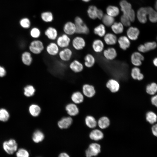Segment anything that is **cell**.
<instances>
[{
    "label": "cell",
    "instance_id": "obj_1",
    "mask_svg": "<svg viewBox=\"0 0 157 157\" xmlns=\"http://www.w3.org/2000/svg\"><path fill=\"white\" fill-rule=\"evenodd\" d=\"M45 47L43 42L40 39H33L28 46L29 51L35 55L41 54L45 50Z\"/></svg>",
    "mask_w": 157,
    "mask_h": 157
},
{
    "label": "cell",
    "instance_id": "obj_2",
    "mask_svg": "<svg viewBox=\"0 0 157 157\" xmlns=\"http://www.w3.org/2000/svg\"><path fill=\"white\" fill-rule=\"evenodd\" d=\"M74 23L76 26V34L87 35L89 33L90 30L88 27L81 17H76Z\"/></svg>",
    "mask_w": 157,
    "mask_h": 157
},
{
    "label": "cell",
    "instance_id": "obj_3",
    "mask_svg": "<svg viewBox=\"0 0 157 157\" xmlns=\"http://www.w3.org/2000/svg\"><path fill=\"white\" fill-rule=\"evenodd\" d=\"M86 45L85 39L80 35L74 36L72 38L71 45L72 49L75 51H80L83 50Z\"/></svg>",
    "mask_w": 157,
    "mask_h": 157
},
{
    "label": "cell",
    "instance_id": "obj_4",
    "mask_svg": "<svg viewBox=\"0 0 157 157\" xmlns=\"http://www.w3.org/2000/svg\"><path fill=\"white\" fill-rule=\"evenodd\" d=\"M73 54V51L72 49L68 47L60 49L58 56L61 61L67 63L71 61Z\"/></svg>",
    "mask_w": 157,
    "mask_h": 157
},
{
    "label": "cell",
    "instance_id": "obj_5",
    "mask_svg": "<svg viewBox=\"0 0 157 157\" xmlns=\"http://www.w3.org/2000/svg\"><path fill=\"white\" fill-rule=\"evenodd\" d=\"M72 38L70 36L63 33L59 35L55 42L60 49L69 47Z\"/></svg>",
    "mask_w": 157,
    "mask_h": 157
},
{
    "label": "cell",
    "instance_id": "obj_6",
    "mask_svg": "<svg viewBox=\"0 0 157 157\" xmlns=\"http://www.w3.org/2000/svg\"><path fill=\"white\" fill-rule=\"evenodd\" d=\"M18 147L17 144L14 139H10L4 141L3 143V147L8 154H12L16 151Z\"/></svg>",
    "mask_w": 157,
    "mask_h": 157
},
{
    "label": "cell",
    "instance_id": "obj_7",
    "mask_svg": "<svg viewBox=\"0 0 157 157\" xmlns=\"http://www.w3.org/2000/svg\"><path fill=\"white\" fill-rule=\"evenodd\" d=\"M60 49L55 41H50L45 48L47 53L53 57L58 56Z\"/></svg>",
    "mask_w": 157,
    "mask_h": 157
},
{
    "label": "cell",
    "instance_id": "obj_8",
    "mask_svg": "<svg viewBox=\"0 0 157 157\" xmlns=\"http://www.w3.org/2000/svg\"><path fill=\"white\" fill-rule=\"evenodd\" d=\"M83 64L77 59H74L70 61L68 67L69 69L73 73L77 74L81 72L83 70Z\"/></svg>",
    "mask_w": 157,
    "mask_h": 157
},
{
    "label": "cell",
    "instance_id": "obj_9",
    "mask_svg": "<svg viewBox=\"0 0 157 157\" xmlns=\"http://www.w3.org/2000/svg\"><path fill=\"white\" fill-rule=\"evenodd\" d=\"M100 145L97 143L90 144L85 151L86 157L97 156L100 152Z\"/></svg>",
    "mask_w": 157,
    "mask_h": 157
},
{
    "label": "cell",
    "instance_id": "obj_10",
    "mask_svg": "<svg viewBox=\"0 0 157 157\" xmlns=\"http://www.w3.org/2000/svg\"><path fill=\"white\" fill-rule=\"evenodd\" d=\"M44 34L47 39L50 41H55L59 35L57 30L52 26L47 28Z\"/></svg>",
    "mask_w": 157,
    "mask_h": 157
},
{
    "label": "cell",
    "instance_id": "obj_11",
    "mask_svg": "<svg viewBox=\"0 0 157 157\" xmlns=\"http://www.w3.org/2000/svg\"><path fill=\"white\" fill-rule=\"evenodd\" d=\"M119 4L123 14L126 15L128 17L134 11L131 4L126 0H121Z\"/></svg>",
    "mask_w": 157,
    "mask_h": 157
},
{
    "label": "cell",
    "instance_id": "obj_12",
    "mask_svg": "<svg viewBox=\"0 0 157 157\" xmlns=\"http://www.w3.org/2000/svg\"><path fill=\"white\" fill-rule=\"evenodd\" d=\"M63 30L64 33L71 36L76 34V26L74 23L68 22L63 26Z\"/></svg>",
    "mask_w": 157,
    "mask_h": 157
},
{
    "label": "cell",
    "instance_id": "obj_13",
    "mask_svg": "<svg viewBox=\"0 0 157 157\" xmlns=\"http://www.w3.org/2000/svg\"><path fill=\"white\" fill-rule=\"evenodd\" d=\"M144 59L143 56L140 52L137 51L133 53L131 57V63L135 67L140 66Z\"/></svg>",
    "mask_w": 157,
    "mask_h": 157
},
{
    "label": "cell",
    "instance_id": "obj_14",
    "mask_svg": "<svg viewBox=\"0 0 157 157\" xmlns=\"http://www.w3.org/2000/svg\"><path fill=\"white\" fill-rule=\"evenodd\" d=\"M147 15H148L147 7H143L140 8L138 10L136 14L138 21L142 24H144L147 22Z\"/></svg>",
    "mask_w": 157,
    "mask_h": 157
},
{
    "label": "cell",
    "instance_id": "obj_15",
    "mask_svg": "<svg viewBox=\"0 0 157 157\" xmlns=\"http://www.w3.org/2000/svg\"><path fill=\"white\" fill-rule=\"evenodd\" d=\"M139 34V30L136 27L130 26L126 31L127 36L130 40L134 41L137 40Z\"/></svg>",
    "mask_w": 157,
    "mask_h": 157
},
{
    "label": "cell",
    "instance_id": "obj_16",
    "mask_svg": "<svg viewBox=\"0 0 157 157\" xmlns=\"http://www.w3.org/2000/svg\"><path fill=\"white\" fill-rule=\"evenodd\" d=\"M83 94L89 98L93 97L96 93V91L94 86L88 84H84L82 86Z\"/></svg>",
    "mask_w": 157,
    "mask_h": 157
},
{
    "label": "cell",
    "instance_id": "obj_17",
    "mask_svg": "<svg viewBox=\"0 0 157 157\" xmlns=\"http://www.w3.org/2000/svg\"><path fill=\"white\" fill-rule=\"evenodd\" d=\"M103 54L104 58L107 60H112L117 56V53L115 49L113 47L108 48L103 51Z\"/></svg>",
    "mask_w": 157,
    "mask_h": 157
},
{
    "label": "cell",
    "instance_id": "obj_18",
    "mask_svg": "<svg viewBox=\"0 0 157 157\" xmlns=\"http://www.w3.org/2000/svg\"><path fill=\"white\" fill-rule=\"evenodd\" d=\"M117 42L120 48L123 50H126L131 45L130 39L127 36L124 35L120 37L117 39Z\"/></svg>",
    "mask_w": 157,
    "mask_h": 157
},
{
    "label": "cell",
    "instance_id": "obj_19",
    "mask_svg": "<svg viewBox=\"0 0 157 157\" xmlns=\"http://www.w3.org/2000/svg\"><path fill=\"white\" fill-rule=\"evenodd\" d=\"M106 86L112 93L117 92L120 88V85L116 80L111 79L109 80L107 82Z\"/></svg>",
    "mask_w": 157,
    "mask_h": 157
},
{
    "label": "cell",
    "instance_id": "obj_20",
    "mask_svg": "<svg viewBox=\"0 0 157 157\" xmlns=\"http://www.w3.org/2000/svg\"><path fill=\"white\" fill-rule=\"evenodd\" d=\"M32 53L29 51L23 52L21 56V60L24 65L27 66H30L33 63V59Z\"/></svg>",
    "mask_w": 157,
    "mask_h": 157
},
{
    "label": "cell",
    "instance_id": "obj_21",
    "mask_svg": "<svg viewBox=\"0 0 157 157\" xmlns=\"http://www.w3.org/2000/svg\"><path fill=\"white\" fill-rule=\"evenodd\" d=\"M104 37L105 43L108 45H114L117 42V38L115 34L113 33H106Z\"/></svg>",
    "mask_w": 157,
    "mask_h": 157
},
{
    "label": "cell",
    "instance_id": "obj_22",
    "mask_svg": "<svg viewBox=\"0 0 157 157\" xmlns=\"http://www.w3.org/2000/svg\"><path fill=\"white\" fill-rule=\"evenodd\" d=\"M104 44L100 39H96L93 41L92 47L93 51L96 53H100L103 51Z\"/></svg>",
    "mask_w": 157,
    "mask_h": 157
},
{
    "label": "cell",
    "instance_id": "obj_23",
    "mask_svg": "<svg viewBox=\"0 0 157 157\" xmlns=\"http://www.w3.org/2000/svg\"><path fill=\"white\" fill-rule=\"evenodd\" d=\"M72 121V118L70 117H64L58 122V126L61 129H67L71 126Z\"/></svg>",
    "mask_w": 157,
    "mask_h": 157
},
{
    "label": "cell",
    "instance_id": "obj_24",
    "mask_svg": "<svg viewBox=\"0 0 157 157\" xmlns=\"http://www.w3.org/2000/svg\"><path fill=\"white\" fill-rule=\"evenodd\" d=\"M84 65L87 68H91L93 66L95 62V58L90 53L86 54L84 58Z\"/></svg>",
    "mask_w": 157,
    "mask_h": 157
},
{
    "label": "cell",
    "instance_id": "obj_25",
    "mask_svg": "<svg viewBox=\"0 0 157 157\" xmlns=\"http://www.w3.org/2000/svg\"><path fill=\"white\" fill-rule=\"evenodd\" d=\"M65 109L67 113L71 116H75L79 113V109L75 104L72 103L67 104L66 106Z\"/></svg>",
    "mask_w": 157,
    "mask_h": 157
},
{
    "label": "cell",
    "instance_id": "obj_26",
    "mask_svg": "<svg viewBox=\"0 0 157 157\" xmlns=\"http://www.w3.org/2000/svg\"><path fill=\"white\" fill-rule=\"evenodd\" d=\"M131 76L133 79L138 81L142 80L144 77L143 74L141 73L140 69L138 67H135L132 69Z\"/></svg>",
    "mask_w": 157,
    "mask_h": 157
},
{
    "label": "cell",
    "instance_id": "obj_27",
    "mask_svg": "<svg viewBox=\"0 0 157 157\" xmlns=\"http://www.w3.org/2000/svg\"><path fill=\"white\" fill-rule=\"evenodd\" d=\"M103 133L100 130L94 129L90 133V138L93 140L98 141L104 138Z\"/></svg>",
    "mask_w": 157,
    "mask_h": 157
},
{
    "label": "cell",
    "instance_id": "obj_28",
    "mask_svg": "<svg viewBox=\"0 0 157 157\" xmlns=\"http://www.w3.org/2000/svg\"><path fill=\"white\" fill-rule=\"evenodd\" d=\"M110 27L112 31L115 34H121L124 30V26L120 22H115Z\"/></svg>",
    "mask_w": 157,
    "mask_h": 157
},
{
    "label": "cell",
    "instance_id": "obj_29",
    "mask_svg": "<svg viewBox=\"0 0 157 157\" xmlns=\"http://www.w3.org/2000/svg\"><path fill=\"white\" fill-rule=\"evenodd\" d=\"M97 122L99 127L101 129L107 128L109 126L110 124L109 119L106 116L100 117Z\"/></svg>",
    "mask_w": 157,
    "mask_h": 157
},
{
    "label": "cell",
    "instance_id": "obj_30",
    "mask_svg": "<svg viewBox=\"0 0 157 157\" xmlns=\"http://www.w3.org/2000/svg\"><path fill=\"white\" fill-rule=\"evenodd\" d=\"M107 14L113 17L117 16L119 13V8L114 6H108L106 9Z\"/></svg>",
    "mask_w": 157,
    "mask_h": 157
},
{
    "label": "cell",
    "instance_id": "obj_31",
    "mask_svg": "<svg viewBox=\"0 0 157 157\" xmlns=\"http://www.w3.org/2000/svg\"><path fill=\"white\" fill-rule=\"evenodd\" d=\"M93 32L95 34L100 37H104L106 34L105 26L103 24H99L94 28Z\"/></svg>",
    "mask_w": 157,
    "mask_h": 157
},
{
    "label": "cell",
    "instance_id": "obj_32",
    "mask_svg": "<svg viewBox=\"0 0 157 157\" xmlns=\"http://www.w3.org/2000/svg\"><path fill=\"white\" fill-rule=\"evenodd\" d=\"M85 122L86 126L91 129L95 128L97 124V122L95 119L91 115H88L86 117Z\"/></svg>",
    "mask_w": 157,
    "mask_h": 157
},
{
    "label": "cell",
    "instance_id": "obj_33",
    "mask_svg": "<svg viewBox=\"0 0 157 157\" xmlns=\"http://www.w3.org/2000/svg\"><path fill=\"white\" fill-rule=\"evenodd\" d=\"M71 98L72 101L76 104H80L84 100L83 94L79 91L74 92L72 94Z\"/></svg>",
    "mask_w": 157,
    "mask_h": 157
},
{
    "label": "cell",
    "instance_id": "obj_34",
    "mask_svg": "<svg viewBox=\"0 0 157 157\" xmlns=\"http://www.w3.org/2000/svg\"><path fill=\"white\" fill-rule=\"evenodd\" d=\"M98 9L94 5L90 6L87 10V13L89 17L92 19L97 18Z\"/></svg>",
    "mask_w": 157,
    "mask_h": 157
},
{
    "label": "cell",
    "instance_id": "obj_35",
    "mask_svg": "<svg viewBox=\"0 0 157 157\" xmlns=\"http://www.w3.org/2000/svg\"><path fill=\"white\" fill-rule=\"evenodd\" d=\"M101 19L103 24L108 27L111 26L115 22L114 17L107 14L104 15Z\"/></svg>",
    "mask_w": 157,
    "mask_h": 157
},
{
    "label": "cell",
    "instance_id": "obj_36",
    "mask_svg": "<svg viewBox=\"0 0 157 157\" xmlns=\"http://www.w3.org/2000/svg\"><path fill=\"white\" fill-rule=\"evenodd\" d=\"M41 109L40 107L36 104L31 105L29 108V111L30 114L33 117L38 116L41 112Z\"/></svg>",
    "mask_w": 157,
    "mask_h": 157
},
{
    "label": "cell",
    "instance_id": "obj_37",
    "mask_svg": "<svg viewBox=\"0 0 157 157\" xmlns=\"http://www.w3.org/2000/svg\"><path fill=\"white\" fill-rule=\"evenodd\" d=\"M147 9L148 15L150 22L153 23L157 22V11L150 7H147Z\"/></svg>",
    "mask_w": 157,
    "mask_h": 157
},
{
    "label": "cell",
    "instance_id": "obj_38",
    "mask_svg": "<svg viewBox=\"0 0 157 157\" xmlns=\"http://www.w3.org/2000/svg\"><path fill=\"white\" fill-rule=\"evenodd\" d=\"M44 135L41 131L37 130L33 133L32 136V139L33 142L38 143L42 141L44 139Z\"/></svg>",
    "mask_w": 157,
    "mask_h": 157
},
{
    "label": "cell",
    "instance_id": "obj_39",
    "mask_svg": "<svg viewBox=\"0 0 157 157\" xmlns=\"http://www.w3.org/2000/svg\"><path fill=\"white\" fill-rule=\"evenodd\" d=\"M35 90L34 87L32 85H28L26 86L24 88V94L26 97H30L34 94Z\"/></svg>",
    "mask_w": 157,
    "mask_h": 157
},
{
    "label": "cell",
    "instance_id": "obj_40",
    "mask_svg": "<svg viewBox=\"0 0 157 157\" xmlns=\"http://www.w3.org/2000/svg\"><path fill=\"white\" fill-rule=\"evenodd\" d=\"M30 35L33 39H39L41 35V31L38 28L34 27L30 30Z\"/></svg>",
    "mask_w": 157,
    "mask_h": 157
},
{
    "label": "cell",
    "instance_id": "obj_41",
    "mask_svg": "<svg viewBox=\"0 0 157 157\" xmlns=\"http://www.w3.org/2000/svg\"><path fill=\"white\" fill-rule=\"evenodd\" d=\"M147 121L151 124H153L157 120L156 115L152 111H149L147 113L146 115Z\"/></svg>",
    "mask_w": 157,
    "mask_h": 157
},
{
    "label": "cell",
    "instance_id": "obj_42",
    "mask_svg": "<svg viewBox=\"0 0 157 157\" xmlns=\"http://www.w3.org/2000/svg\"><path fill=\"white\" fill-rule=\"evenodd\" d=\"M146 92L150 95L154 94L157 92V84L153 82L148 84L146 87Z\"/></svg>",
    "mask_w": 157,
    "mask_h": 157
},
{
    "label": "cell",
    "instance_id": "obj_43",
    "mask_svg": "<svg viewBox=\"0 0 157 157\" xmlns=\"http://www.w3.org/2000/svg\"><path fill=\"white\" fill-rule=\"evenodd\" d=\"M10 116L7 110L3 108L0 109V121L3 122H7L9 119Z\"/></svg>",
    "mask_w": 157,
    "mask_h": 157
},
{
    "label": "cell",
    "instance_id": "obj_44",
    "mask_svg": "<svg viewBox=\"0 0 157 157\" xmlns=\"http://www.w3.org/2000/svg\"><path fill=\"white\" fill-rule=\"evenodd\" d=\"M41 17L42 20L46 22H51L53 19L52 13L49 12H46L42 13L41 15Z\"/></svg>",
    "mask_w": 157,
    "mask_h": 157
},
{
    "label": "cell",
    "instance_id": "obj_45",
    "mask_svg": "<svg viewBox=\"0 0 157 157\" xmlns=\"http://www.w3.org/2000/svg\"><path fill=\"white\" fill-rule=\"evenodd\" d=\"M21 26L25 29H28L30 28L31 23L29 19L27 18H24L21 19L19 22Z\"/></svg>",
    "mask_w": 157,
    "mask_h": 157
},
{
    "label": "cell",
    "instance_id": "obj_46",
    "mask_svg": "<svg viewBox=\"0 0 157 157\" xmlns=\"http://www.w3.org/2000/svg\"><path fill=\"white\" fill-rule=\"evenodd\" d=\"M121 22L124 26L128 27L131 25V21L128 17L126 15L123 14L120 17Z\"/></svg>",
    "mask_w": 157,
    "mask_h": 157
},
{
    "label": "cell",
    "instance_id": "obj_47",
    "mask_svg": "<svg viewBox=\"0 0 157 157\" xmlns=\"http://www.w3.org/2000/svg\"><path fill=\"white\" fill-rule=\"evenodd\" d=\"M16 157H29V153L26 149H19L16 153Z\"/></svg>",
    "mask_w": 157,
    "mask_h": 157
},
{
    "label": "cell",
    "instance_id": "obj_48",
    "mask_svg": "<svg viewBox=\"0 0 157 157\" xmlns=\"http://www.w3.org/2000/svg\"><path fill=\"white\" fill-rule=\"evenodd\" d=\"M144 44L147 52L155 49L157 46V43L155 42H146Z\"/></svg>",
    "mask_w": 157,
    "mask_h": 157
},
{
    "label": "cell",
    "instance_id": "obj_49",
    "mask_svg": "<svg viewBox=\"0 0 157 157\" xmlns=\"http://www.w3.org/2000/svg\"><path fill=\"white\" fill-rule=\"evenodd\" d=\"M6 72L5 68L3 67L0 66V77L4 76L6 74Z\"/></svg>",
    "mask_w": 157,
    "mask_h": 157
},
{
    "label": "cell",
    "instance_id": "obj_50",
    "mask_svg": "<svg viewBox=\"0 0 157 157\" xmlns=\"http://www.w3.org/2000/svg\"><path fill=\"white\" fill-rule=\"evenodd\" d=\"M138 49L140 52L145 53L147 52L144 44H141L138 47Z\"/></svg>",
    "mask_w": 157,
    "mask_h": 157
},
{
    "label": "cell",
    "instance_id": "obj_51",
    "mask_svg": "<svg viewBox=\"0 0 157 157\" xmlns=\"http://www.w3.org/2000/svg\"><path fill=\"white\" fill-rule=\"evenodd\" d=\"M151 101L152 104L157 107V95L152 97L151 99Z\"/></svg>",
    "mask_w": 157,
    "mask_h": 157
},
{
    "label": "cell",
    "instance_id": "obj_52",
    "mask_svg": "<svg viewBox=\"0 0 157 157\" xmlns=\"http://www.w3.org/2000/svg\"><path fill=\"white\" fill-rule=\"evenodd\" d=\"M104 15L103 11L101 9H98L97 18L99 19H101Z\"/></svg>",
    "mask_w": 157,
    "mask_h": 157
},
{
    "label": "cell",
    "instance_id": "obj_53",
    "mask_svg": "<svg viewBox=\"0 0 157 157\" xmlns=\"http://www.w3.org/2000/svg\"><path fill=\"white\" fill-rule=\"evenodd\" d=\"M151 130L153 134L155 136H157V124L152 126Z\"/></svg>",
    "mask_w": 157,
    "mask_h": 157
},
{
    "label": "cell",
    "instance_id": "obj_54",
    "mask_svg": "<svg viewBox=\"0 0 157 157\" xmlns=\"http://www.w3.org/2000/svg\"><path fill=\"white\" fill-rule=\"evenodd\" d=\"M58 157H70L66 153L63 152L60 153Z\"/></svg>",
    "mask_w": 157,
    "mask_h": 157
},
{
    "label": "cell",
    "instance_id": "obj_55",
    "mask_svg": "<svg viewBox=\"0 0 157 157\" xmlns=\"http://www.w3.org/2000/svg\"><path fill=\"white\" fill-rule=\"evenodd\" d=\"M154 65L157 67V57L155 58L153 60Z\"/></svg>",
    "mask_w": 157,
    "mask_h": 157
},
{
    "label": "cell",
    "instance_id": "obj_56",
    "mask_svg": "<svg viewBox=\"0 0 157 157\" xmlns=\"http://www.w3.org/2000/svg\"><path fill=\"white\" fill-rule=\"evenodd\" d=\"M155 8L156 9V10L157 11V0H156L155 4Z\"/></svg>",
    "mask_w": 157,
    "mask_h": 157
},
{
    "label": "cell",
    "instance_id": "obj_57",
    "mask_svg": "<svg viewBox=\"0 0 157 157\" xmlns=\"http://www.w3.org/2000/svg\"><path fill=\"white\" fill-rule=\"evenodd\" d=\"M81 0L85 2H88L91 0Z\"/></svg>",
    "mask_w": 157,
    "mask_h": 157
},
{
    "label": "cell",
    "instance_id": "obj_58",
    "mask_svg": "<svg viewBox=\"0 0 157 157\" xmlns=\"http://www.w3.org/2000/svg\"></svg>",
    "mask_w": 157,
    "mask_h": 157
}]
</instances>
